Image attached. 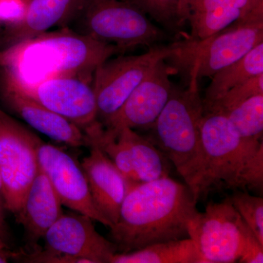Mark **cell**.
Wrapping results in <instances>:
<instances>
[{"label":"cell","instance_id":"23","mask_svg":"<svg viewBox=\"0 0 263 263\" xmlns=\"http://www.w3.org/2000/svg\"><path fill=\"white\" fill-rule=\"evenodd\" d=\"M263 95V73L253 76L249 80L237 85L214 103L203 107L204 113L223 114L252 97Z\"/></svg>","mask_w":263,"mask_h":263},{"label":"cell","instance_id":"12","mask_svg":"<svg viewBox=\"0 0 263 263\" xmlns=\"http://www.w3.org/2000/svg\"><path fill=\"white\" fill-rule=\"evenodd\" d=\"M15 89L74 123L84 131L98 122L92 81L77 76H60L27 89Z\"/></svg>","mask_w":263,"mask_h":263},{"label":"cell","instance_id":"30","mask_svg":"<svg viewBox=\"0 0 263 263\" xmlns=\"http://www.w3.org/2000/svg\"><path fill=\"white\" fill-rule=\"evenodd\" d=\"M8 243L3 238L1 233H0V251H8Z\"/></svg>","mask_w":263,"mask_h":263},{"label":"cell","instance_id":"5","mask_svg":"<svg viewBox=\"0 0 263 263\" xmlns=\"http://www.w3.org/2000/svg\"><path fill=\"white\" fill-rule=\"evenodd\" d=\"M262 42L263 14L254 13L205 39L188 37L174 43V51L165 61L189 78L211 79Z\"/></svg>","mask_w":263,"mask_h":263},{"label":"cell","instance_id":"11","mask_svg":"<svg viewBox=\"0 0 263 263\" xmlns=\"http://www.w3.org/2000/svg\"><path fill=\"white\" fill-rule=\"evenodd\" d=\"M175 72L165 60L159 62L117 113L101 123L105 134L114 136L124 128L150 127L168 101L174 88L170 76Z\"/></svg>","mask_w":263,"mask_h":263},{"label":"cell","instance_id":"18","mask_svg":"<svg viewBox=\"0 0 263 263\" xmlns=\"http://www.w3.org/2000/svg\"><path fill=\"white\" fill-rule=\"evenodd\" d=\"M132 164L139 182H148L170 176L171 162L165 154L150 138L124 128Z\"/></svg>","mask_w":263,"mask_h":263},{"label":"cell","instance_id":"27","mask_svg":"<svg viewBox=\"0 0 263 263\" xmlns=\"http://www.w3.org/2000/svg\"><path fill=\"white\" fill-rule=\"evenodd\" d=\"M238 262H263V245L259 242L253 232L246 223L243 227V240L241 255Z\"/></svg>","mask_w":263,"mask_h":263},{"label":"cell","instance_id":"3","mask_svg":"<svg viewBox=\"0 0 263 263\" xmlns=\"http://www.w3.org/2000/svg\"><path fill=\"white\" fill-rule=\"evenodd\" d=\"M203 114L198 79L191 77L186 89L173 88L168 101L150 127L155 138L152 141L165 154L193 193L202 169Z\"/></svg>","mask_w":263,"mask_h":263},{"label":"cell","instance_id":"28","mask_svg":"<svg viewBox=\"0 0 263 263\" xmlns=\"http://www.w3.org/2000/svg\"><path fill=\"white\" fill-rule=\"evenodd\" d=\"M6 207H5V200L4 196V190H3V183L2 180L1 175H0V233L3 235L5 241H8V226L6 222Z\"/></svg>","mask_w":263,"mask_h":263},{"label":"cell","instance_id":"17","mask_svg":"<svg viewBox=\"0 0 263 263\" xmlns=\"http://www.w3.org/2000/svg\"><path fill=\"white\" fill-rule=\"evenodd\" d=\"M86 0H29L21 23L9 27L8 46L48 32L56 26L75 20Z\"/></svg>","mask_w":263,"mask_h":263},{"label":"cell","instance_id":"14","mask_svg":"<svg viewBox=\"0 0 263 263\" xmlns=\"http://www.w3.org/2000/svg\"><path fill=\"white\" fill-rule=\"evenodd\" d=\"M82 167L91 197L100 213L114 226L124 197L133 184L98 147L91 146Z\"/></svg>","mask_w":263,"mask_h":263},{"label":"cell","instance_id":"19","mask_svg":"<svg viewBox=\"0 0 263 263\" xmlns=\"http://www.w3.org/2000/svg\"><path fill=\"white\" fill-rule=\"evenodd\" d=\"M261 73H263V42L211 78L212 81L202 100L203 107L214 103L237 85Z\"/></svg>","mask_w":263,"mask_h":263},{"label":"cell","instance_id":"9","mask_svg":"<svg viewBox=\"0 0 263 263\" xmlns=\"http://www.w3.org/2000/svg\"><path fill=\"white\" fill-rule=\"evenodd\" d=\"M245 221L229 199L210 202L189 227L196 248L197 263H233L241 255Z\"/></svg>","mask_w":263,"mask_h":263},{"label":"cell","instance_id":"7","mask_svg":"<svg viewBox=\"0 0 263 263\" xmlns=\"http://www.w3.org/2000/svg\"><path fill=\"white\" fill-rule=\"evenodd\" d=\"M41 139L0 110V175L5 207L18 218L26 194L39 171Z\"/></svg>","mask_w":263,"mask_h":263},{"label":"cell","instance_id":"6","mask_svg":"<svg viewBox=\"0 0 263 263\" xmlns=\"http://www.w3.org/2000/svg\"><path fill=\"white\" fill-rule=\"evenodd\" d=\"M82 34L124 51L157 46L167 37L146 13L128 0H86L78 15Z\"/></svg>","mask_w":263,"mask_h":263},{"label":"cell","instance_id":"31","mask_svg":"<svg viewBox=\"0 0 263 263\" xmlns=\"http://www.w3.org/2000/svg\"><path fill=\"white\" fill-rule=\"evenodd\" d=\"M27 1H28V2H29V0H27Z\"/></svg>","mask_w":263,"mask_h":263},{"label":"cell","instance_id":"16","mask_svg":"<svg viewBox=\"0 0 263 263\" xmlns=\"http://www.w3.org/2000/svg\"><path fill=\"white\" fill-rule=\"evenodd\" d=\"M62 203L49 180L39 169L24 199L16 219L24 226L31 245L44 238L48 230L64 214Z\"/></svg>","mask_w":263,"mask_h":263},{"label":"cell","instance_id":"4","mask_svg":"<svg viewBox=\"0 0 263 263\" xmlns=\"http://www.w3.org/2000/svg\"><path fill=\"white\" fill-rule=\"evenodd\" d=\"M202 169L194 191L195 200L213 192L240 189L243 166L262 141L245 139L226 115L206 112L200 123Z\"/></svg>","mask_w":263,"mask_h":263},{"label":"cell","instance_id":"2","mask_svg":"<svg viewBox=\"0 0 263 263\" xmlns=\"http://www.w3.org/2000/svg\"><path fill=\"white\" fill-rule=\"evenodd\" d=\"M197 202L186 183L170 176L135 183L123 200L117 222L110 228L117 253L190 238L189 227L198 213Z\"/></svg>","mask_w":263,"mask_h":263},{"label":"cell","instance_id":"21","mask_svg":"<svg viewBox=\"0 0 263 263\" xmlns=\"http://www.w3.org/2000/svg\"><path fill=\"white\" fill-rule=\"evenodd\" d=\"M223 114L241 138L262 141L263 95L252 97Z\"/></svg>","mask_w":263,"mask_h":263},{"label":"cell","instance_id":"15","mask_svg":"<svg viewBox=\"0 0 263 263\" xmlns=\"http://www.w3.org/2000/svg\"><path fill=\"white\" fill-rule=\"evenodd\" d=\"M1 96L11 110L34 129L54 141L72 147H89L85 132L35 100L2 83Z\"/></svg>","mask_w":263,"mask_h":263},{"label":"cell","instance_id":"20","mask_svg":"<svg viewBox=\"0 0 263 263\" xmlns=\"http://www.w3.org/2000/svg\"><path fill=\"white\" fill-rule=\"evenodd\" d=\"M197 252L190 238L153 243L127 253H117L110 263H197Z\"/></svg>","mask_w":263,"mask_h":263},{"label":"cell","instance_id":"24","mask_svg":"<svg viewBox=\"0 0 263 263\" xmlns=\"http://www.w3.org/2000/svg\"><path fill=\"white\" fill-rule=\"evenodd\" d=\"M230 201L263 245V198L238 192L230 197Z\"/></svg>","mask_w":263,"mask_h":263},{"label":"cell","instance_id":"13","mask_svg":"<svg viewBox=\"0 0 263 263\" xmlns=\"http://www.w3.org/2000/svg\"><path fill=\"white\" fill-rule=\"evenodd\" d=\"M45 251L81 259L82 263H110L117 247L104 238L89 216L63 214L44 235Z\"/></svg>","mask_w":263,"mask_h":263},{"label":"cell","instance_id":"26","mask_svg":"<svg viewBox=\"0 0 263 263\" xmlns=\"http://www.w3.org/2000/svg\"><path fill=\"white\" fill-rule=\"evenodd\" d=\"M27 0H0V24L14 27L23 21L27 13Z\"/></svg>","mask_w":263,"mask_h":263},{"label":"cell","instance_id":"29","mask_svg":"<svg viewBox=\"0 0 263 263\" xmlns=\"http://www.w3.org/2000/svg\"><path fill=\"white\" fill-rule=\"evenodd\" d=\"M14 256H17V254L11 253L9 251H0V263L8 262L10 257Z\"/></svg>","mask_w":263,"mask_h":263},{"label":"cell","instance_id":"10","mask_svg":"<svg viewBox=\"0 0 263 263\" xmlns=\"http://www.w3.org/2000/svg\"><path fill=\"white\" fill-rule=\"evenodd\" d=\"M37 160L40 169L49 180L62 205L89 216L104 226L111 227V223L95 205L82 167L69 154L41 140Z\"/></svg>","mask_w":263,"mask_h":263},{"label":"cell","instance_id":"25","mask_svg":"<svg viewBox=\"0 0 263 263\" xmlns=\"http://www.w3.org/2000/svg\"><path fill=\"white\" fill-rule=\"evenodd\" d=\"M240 189L262 191L263 186V144L246 162L240 176Z\"/></svg>","mask_w":263,"mask_h":263},{"label":"cell","instance_id":"1","mask_svg":"<svg viewBox=\"0 0 263 263\" xmlns=\"http://www.w3.org/2000/svg\"><path fill=\"white\" fill-rule=\"evenodd\" d=\"M124 52L114 45L62 27L0 50L2 82L22 90L60 76L92 81L99 66Z\"/></svg>","mask_w":263,"mask_h":263},{"label":"cell","instance_id":"8","mask_svg":"<svg viewBox=\"0 0 263 263\" xmlns=\"http://www.w3.org/2000/svg\"><path fill=\"white\" fill-rule=\"evenodd\" d=\"M173 51L174 44L155 46L142 54L111 57L99 66L92 80L98 121L105 122L117 113L156 65Z\"/></svg>","mask_w":263,"mask_h":263},{"label":"cell","instance_id":"22","mask_svg":"<svg viewBox=\"0 0 263 263\" xmlns=\"http://www.w3.org/2000/svg\"><path fill=\"white\" fill-rule=\"evenodd\" d=\"M171 31H178L188 22L189 0H128Z\"/></svg>","mask_w":263,"mask_h":263}]
</instances>
